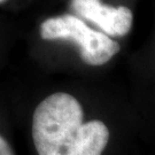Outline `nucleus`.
I'll return each mask as SVG.
<instances>
[{"label": "nucleus", "mask_w": 155, "mask_h": 155, "mask_svg": "<svg viewBox=\"0 0 155 155\" xmlns=\"http://www.w3.org/2000/svg\"><path fill=\"white\" fill-rule=\"evenodd\" d=\"M71 8L77 15L99 27L107 36L123 37L132 27V12L125 6L110 7L101 4L100 0H71Z\"/></svg>", "instance_id": "3"}, {"label": "nucleus", "mask_w": 155, "mask_h": 155, "mask_svg": "<svg viewBox=\"0 0 155 155\" xmlns=\"http://www.w3.org/2000/svg\"><path fill=\"white\" fill-rule=\"evenodd\" d=\"M40 36L45 40H69L79 47V55L86 64H106L120 52V44L104 32L89 28L74 15L51 17L41 23Z\"/></svg>", "instance_id": "2"}, {"label": "nucleus", "mask_w": 155, "mask_h": 155, "mask_svg": "<svg viewBox=\"0 0 155 155\" xmlns=\"http://www.w3.org/2000/svg\"><path fill=\"white\" fill-rule=\"evenodd\" d=\"M32 139L38 155H102L109 130L98 120L84 123L78 100L56 92L33 111Z\"/></svg>", "instance_id": "1"}, {"label": "nucleus", "mask_w": 155, "mask_h": 155, "mask_svg": "<svg viewBox=\"0 0 155 155\" xmlns=\"http://www.w3.org/2000/svg\"><path fill=\"white\" fill-rule=\"evenodd\" d=\"M0 1H2V0H0Z\"/></svg>", "instance_id": "5"}, {"label": "nucleus", "mask_w": 155, "mask_h": 155, "mask_svg": "<svg viewBox=\"0 0 155 155\" xmlns=\"http://www.w3.org/2000/svg\"><path fill=\"white\" fill-rule=\"evenodd\" d=\"M0 155H14L11 145L0 136Z\"/></svg>", "instance_id": "4"}]
</instances>
